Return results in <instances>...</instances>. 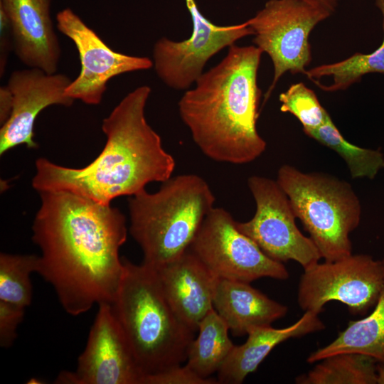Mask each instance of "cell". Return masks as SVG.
Returning <instances> with one entry per match:
<instances>
[{"label": "cell", "mask_w": 384, "mask_h": 384, "mask_svg": "<svg viewBox=\"0 0 384 384\" xmlns=\"http://www.w3.org/2000/svg\"><path fill=\"white\" fill-rule=\"evenodd\" d=\"M39 193L41 204L32 226L41 252L38 273L72 316L94 304H112L124 271L119 252L127 240L125 216L71 192Z\"/></svg>", "instance_id": "6da1fadb"}, {"label": "cell", "mask_w": 384, "mask_h": 384, "mask_svg": "<svg viewBox=\"0 0 384 384\" xmlns=\"http://www.w3.org/2000/svg\"><path fill=\"white\" fill-rule=\"evenodd\" d=\"M151 89L139 86L114 107L102 124L107 141L99 156L81 169L36 161L33 187L38 192L65 191L103 205L122 196H134L151 182L171 177L176 162L149 124L145 107Z\"/></svg>", "instance_id": "7a4b0ae2"}, {"label": "cell", "mask_w": 384, "mask_h": 384, "mask_svg": "<svg viewBox=\"0 0 384 384\" xmlns=\"http://www.w3.org/2000/svg\"><path fill=\"white\" fill-rule=\"evenodd\" d=\"M262 53L255 46H230L226 55L203 72L178 101L181 119L193 142L214 161L247 164L266 149L257 129Z\"/></svg>", "instance_id": "3957f363"}, {"label": "cell", "mask_w": 384, "mask_h": 384, "mask_svg": "<svg viewBox=\"0 0 384 384\" xmlns=\"http://www.w3.org/2000/svg\"><path fill=\"white\" fill-rule=\"evenodd\" d=\"M122 260L123 274L111 305L144 379L186 361L195 332L172 309L155 270Z\"/></svg>", "instance_id": "277c9868"}, {"label": "cell", "mask_w": 384, "mask_h": 384, "mask_svg": "<svg viewBox=\"0 0 384 384\" xmlns=\"http://www.w3.org/2000/svg\"><path fill=\"white\" fill-rule=\"evenodd\" d=\"M215 201L196 174L171 177L155 193L144 189L130 196L129 233L142 250V263L156 269L186 252Z\"/></svg>", "instance_id": "5b68a950"}, {"label": "cell", "mask_w": 384, "mask_h": 384, "mask_svg": "<svg viewBox=\"0 0 384 384\" xmlns=\"http://www.w3.org/2000/svg\"><path fill=\"white\" fill-rule=\"evenodd\" d=\"M276 181L324 261L352 254L349 235L359 225L361 206L348 182L289 164L279 169Z\"/></svg>", "instance_id": "8992f818"}, {"label": "cell", "mask_w": 384, "mask_h": 384, "mask_svg": "<svg viewBox=\"0 0 384 384\" xmlns=\"http://www.w3.org/2000/svg\"><path fill=\"white\" fill-rule=\"evenodd\" d=\"M331 15L301 0H269L247 21L255 46L269 55L273 65V78L264 102L286 73L304 74L311 61L310 33Z\"/></svg>", "instance_id": "52a82bcc"}, {"label": "cell", "mask_w": 384, "mask_h": 384, "mask_svg": "<svg viewBox=\"0 0 384 384\" xmlns=\"http://www.w3.org/2000/svg\"><path fill=\"white\" fill-rule=\"evenodd\" d=\"M384 287V262L369 255H350L304 270L297 301L304 311L319 314L324 305L338 302L353 315H365L375 305Z\"/></svg>", "instance_id": "ba28073f"}, {"label": "cell", "mask_w": 384, "mask_h": 384, "mask_svg": "<svg viewBox=\"0 0 384 384\" xmlns=\"http://www.w3.org/2000/svg\"><path fill=\"white\" fill-rule=\"evenodd\" d=\"M236 222L226 210L213 208L189 250L220 279L248 283L263 277L288 279L284 264L265 255Z\"/></svg>", "instance_id": "9c48e42d"}, {"label": "cell", "mask_w": 384, "mask_h": 384, "mask_svg": "<svg viewBox=\"0 0 384 384\" xmlns=\"http://www.w3.org/2000/svg\"><path fill=\"white\" fill-rule=\"evenodd\" d=\"M247 185L256 210L250 220L236 222L238 228L275 261L293 260L304 270L319 262L321 258L319 250L297 228L289 200L277 181L252 176Z\"/></svg>", "instance_id": "30bf717a"}, {"label": "cell", "mask_w": 384, "mask_h": 384, "mask_svg": "<svg viewBox=\"0 0 384 384\" xmlns=\"http://www.w3.org/2000/svg\"><path fill=\"white\" fill-rule=\"evenodd\" d=\"M185 1L192 18L191 36L181 41L161 37L153 48L156 75L166 86L176 90L189 89L213 55L253 35L247 21L236 25H215L201 14L194 0Z\"/></svg>", "instance_id": "8fae6325"}, {"label": "cell", "mask_w": 384, "mask_h": 384, "mask_svg": "<svg viewBox=\"0 0 384 384\" xmlns=\"http://www.w3.org/2000/svg\"><path fill=\"white\" fill-rule=\"evenodd\" d=\"M57 28L70 38L78 52L81 69L70 82L65 95L87 105H99L108 81L121 74L154 67L148 57L118 53L109 47L71 9L56 15Z\"/></svg>", "instance_id": "7c38bea8"}, {"label": "cell", "mask_w": 384, "mask_h": 384, "mask_svg": "<svg viewBox=\"0 0 384 384\" xmlns=\"http://www.w3.org/2000/svg\"><path fill=\"white\" fill-rule=\"evenodd\" d=\"M86 346L74 371L63 370L58 384H142L141 371L110 303H101Z\"/></svg>", "instance_id": "4fadbf2b"}, {"label": "cell", "mask_w": 384, "mask_h": 384, "mask_svg": "<svg viewBox=\"0 0 384 384\" xmlns=\"http://www.w3.org/2000/svg\"><path fill=\"white\" fill-rule=\"evenodd\" d=\"M72 80L61 73L34 68L13 71L6 86L13 97L10 117L0 129V154L18 145L36 149L33 128L38 114L51 105L70 107L75 100L65 95Z\"/></svg>", "instance_id": "5bb4252c"}, {"label": "cell", "mask_w": 384, "mask_h": 384, "mask_svg": "<svg viewBox=\"0 0 384 384\" xmlns=\"http://www.w3.org/2000/svg\"><path fill=\"white\" fill-rule=\"evenodd\" d=\"M50 4L51 0H0L18 60L28 68L52 74L57 73L62 53Z\"/></svg>", "instance_id": "9a60e30c"}, {"label": "cell", "mask_w": 384, "mask_h": 384, "mask_svg": "<svg viewBox=\"0 0 384 384\" xmlns=\"http://www.w3.org/2000/svg\"><path fill=\"white\" fill-rule=\"evenodd\" d=\"M154 270L176 315L191 330L197 331L199 323L214 309L213 297L218 278L189 249L174 261Z\"/></svg>", "instance_id": "2e32d148"}, {"label": "cell", "mask_w": 384, "mask_h": 384, "mask_svg": "<svg viewBox=\"0 0 384 384\" xmlns=\"http://www.w3.org/2000/svg\"><path fill=\"white\" fill-rule=\"evenodd\" d=\"M319 314L305 311L294 324L282 329L271 325L257 326L247 333L246 341L235 346L217 373L218 383L240 384L256 370L262 361L279 343L323 330Z\"/></svg>", "instance_id": "e0dca14e"}, {"label": "cell", "mask_w": 384, "mask_h": 384, "mask_svg": "<svg viewBox=\"0 0 384 384\" xmlns=\"http://www.w3.org/2000/svg\"><path fill=\"white\" fill-rule=\"evenodd\" d=\"M213 308L235 336L257 326L271 325L284 316L287 307L270 299L250 283L218 278Z\"/></svg>", "instance_id": "ac0fdd59"}, {"label": "cell", "mask_w": 384, "mask_h": 384, "mask_svg": "<svg viewBox=\"0 0 384 384\" xmlns=\"http://www.w3.org/2000/svg\"><path fill=\"white\" fill-rule=\"evenodd\" d=\"M383 260L384 262V258ZM341 353L367 355L384 365V287L367 316L351 321L333 341L311 353L306 361L314 363Z\"/></svg>", "instance_id": "d6986e66"}, {"label": "cell", "mask_w": 384, "mask_h": 384, "mask_svg": "<svg viewBox=\"0 0 384 384\" xmlns=\"http://www.w3.org/2000/svg\"><path fill=\"white\" fill-rule=\"evenodd\" d=\"M375 4L383 17V40L381 45L372 53H356L344 60L306 70L304 75L321 90H345L367 74H384V0H375Z\"/></svg>", "instance_id": "ffe728a7"}, {"label": "cell", "mask_w": 384, "mask_h": 384, "mask_svg": "<svg viewBox=\"0 0 384 384\" xmlns=\"http://www.w3.org/2000/svg\"><path fill=\"white\" fill-rule=\"evenodd\" d=\"M229 331L217 311L210 310L198 324V336L189 346L186 365L203 378L217 373L235 346Z\"/></svg>", "instance_id": "44dd1931"}, {"label": "cell", "mask_w": 384, "mask_h": 384, "mask_svg": "<svg viewBox=\"0 0 384 384\" xmlns=\"http://www.w3.org/2000/svg\"><path fill=\"white\" fill-rule=\"evenodd\" d=\"M295 378L298 384H376L378 362L358 353H341L319 361Z\"/></svg>", "instance_id": "7402d4cb"}, {"label": "cell", "mask_w": 384, "mask_h": 384, "mask_svg": "<svg viewBox=\"0 0 384 384\" xmlns=\"http://www.w3.org/2000/svg\"><path fill=\"white\" fill-rule=\"evenodd\" d=\"M303 131L308 137L336 151L346 162L353 178L373 179L384 169V155L380 151L360 147L348 142L330 115L319 127Z\"/></svg>", "instance_id": "603a6c76"}, {"label": "cell", "mask_w": 384, "mask_h": 384, "mask_svg": "<svg viewBox=\"0 0 384 384\" xmlns=\"http://www.w3.org/2000/svg\"><path fill=\"white\" fill-rule=\"evenodd\" d=\"M36 255H0V300L26 308L32 301L31 274L39 270Z\"/></svg>", "instance_id": "cb8c5ba5"}, {"label": "cell", "mask_w": 384, "mask_h": 384, "mask_svg": "<svg viewBox=\"0 0 384 384\" xmlns=\"http://www.w3.org/2000/svg\"><path fill=\"white\" fill-rule=\"evenodd\" d=\"M279 100L281 112L294 115L302 124L303 130L319 127L329 116L314 91L303 82L292 85L279 95Z\"/></svg>", "instance_id": "d4e9b609"}, {"label": "cell", "mask_w": 384, "mask_h": 384, "mask_svg": "<svg viewBox=\"0 0 384 384\" xmlns=\"http://www.w3.org/2000/svg\"><path fill=\"white\" fill-rule=\"evenodd\" d=\"M217 379L203 378L186 365L173 366L159 373L144 377L142 384H216Z\"/></svg>", "instance_id": "484cf974"}, {"label": "cell", "mask_w": 384, "mask_h": 384, "mask_svg": "<svg viewBox=\"0 0 384 384\" xmlns=\"http://www.w3.org/2000/svg\"><path fill=\"white\" fill-rule=\"evenodd\" d=\"M24 308L0 300V346L9 348L17 337V328L24 316Z\"/></svg>", "instance_id": "4316f807"}, {"label": "cell", "mask_w": 384, "mask_h": 384, "mask_svg": "<svg viewBox=\"0 0 384 384\" xmlns=\"http://www.w3.org/2000/svg\"><path fill=\"white\" fill-rule=\"evenodd\" d=\"M0 30H1V76L5 72L7 57L10 46H12L11 34L9 20L2 9H0Z\"/></svg>", "instance_id": "83f0119b"}, {"label": "cell", "mask_w": 384, "mask_h": 384, "mask_svg": "<svg viewBox=\"0 0 384 384\" xmlns=\"http://www.w3.org/2000/svg\"><path fill=\"white\" fill-rule=\"evenodd\" d=\"M13 107L12 94L6 85L0 87V124H4L11 116Z\"/></svg>", "instance_id": "f1b7e54d"}, {"label": "cell", "mask_w": 384, "mask_h": 384, "mask_svg": "<svg viewBox=\"0 0 384 384\" xmlns=\"http://www.w3.org/2000/svg\"><path fill=\"white\" fill-rule=\"evenodd\" d=\"M314 7L333 14L341 0H301Z\"/></svg>", "instance_id": "f546056e"}, {"label": "cell", "mask_w": 384, "mask_h": 384, "mask_svg": "<svg viewBox=\"0 0 384 384\" xmlns=\"http://www.w3.org/2000/svg\"><path fill=\"white\" fill-rule=\"evenodd\" d=\"M376 384H384V365L379 363L376 368Z\"/></svg>", "instance_id": "4dcf8cb0"}]
</instances>
